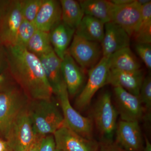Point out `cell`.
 <instances>
[{
    "label": "cell",
    "mask_w": 151,
    "mask_h": 151,
    "mask_svg": "<svg viewBox=\"0 0 151 151\" xmlns=\"http://www.w3.org/2000/svg\"><path fill=\"white\" fill-rule=\"evenodd\" d=\"M8 72L30 101L50 100L53 93L40 59L24 47H7Z\"/></svg>",
    "instance_id": "1"
},
{
    "label": "cell",
    "mask_w": 151,
    "mask_h": 151,
    "mask_svg": "<svg viewBox=\"0 0 151 151\" xmlns=\"http://www.w3.org/2000/svg\"><path fill=\"white\" fill-rule=\"evenodd\" d=\"M27 110L36 134L45 136L53 135L64 125L62 113L52 100L30 101Z\"/></svg>",
    "instance_id": "2"
},
{
    "label": "cell",
    "mask_w": 151,
    "mask_h": 151,
    "mask_svg": "<svg viewBox=\"0 0 151 151\" xmlns=\"http://www.w3.org/2000/svg\"><path fill=\"white\" fill-rule=\"evenodd\" d=\"M28 102L15 82L0 90V135L5 139L14 121Z\"/></svg>",
    "instance_id": "3"
},
{
    "label": "cell",
    "mask_w": 151,
    "mask_h": 151,
    "mask_svg": "<svg viewBox=\"0 0 151 151\" xmlns=\"http://www.w3.org/2000/svg\"><path fill=\"white\" fill-rule=\"evenodd\" d=\"M118 115L111 93L108 91L104 92L97 100L93 112V119L102 142H113Z\"/></svg>",
    "instance_id": "4"
},
{
    "label": "cell",
    "mask_w": 151,
    "mask_h": 151,
    "mask_svg": "<svg viewBox=\"0 0 151 151\" xmlns=\"http://www.w3.org/2000/svg\"><path fill=\"white\" fill-rule=\"evenodd\" d=\"M27 106L17 116L5 139L11 151H26L35 140L36 134Z\"/></svg>",
    "instance_id": "5"
},
{
    "label": "cell",
    "mask_w": 151,
    "mask_h": 151,
    "mask_svg": "<svg viewBox=\"0 0 151 151\" xmlns=\"http://www.w3.org/2000/svg\"><path fill=\"white\" fill-rule=\"evenodd\" d=\"M57 96L62 110L64 125L84 138L93 139L92 119L82 116L72 107L65 83L63 84Z\"/></svg>",
    "instance_id": "6"
},
{
    "label": "cell",
    "mask_w": 151,
    "mask_h": 151,
    "mask_svg": "<svg viewBox=\"0 0 151 151\" xmlns=\"http://www.w3.org/2000/svg\"><path fill=\"white\" fill-rule=\"evenodd\" d=\"M109 70V58L103 57L97 65L88 71L86 84L76 99L77 109L82 111L88 107L95 93L107 84Z\"/></svg>",
    "instance_id": "7"
},
{
    "label": "cell",
    "mask_w": 151,
    "mask_h": 151,
    "mask_svg": "<svg viewBox=\"0 0 151 151\" xmlns=\"http://www.w3.org/2000/svg\"><path fill=\"white\" fill-rule=\"evenodd\" d=\"M68 51L80 67L88 71L103 57L100 43L87 40L75 34Z\"/></svg>",
    "instance_id": "8"
},
{
    "label": "cell",
    "mask_w": 151,
    "mask_h": 151,
    "mask_svg": "<svg viewBox=\"0 0 151 151\" xmlns=\"http://www.w3.org/2000/svg\"><path fill=\"white\" fill-rule=\"evenodd\" d=\"M55 148L62 151H98L99 145L73 132L65 125L53 134Z\"/></svg>",
    "instance_id": "9"
},
{
    "label": "cell",
    "mask_w": 151,
    "mask_h": 151,
    "mask_svg": "<svg viewBox=\"0 0 151 151\" xmlns=\"http://www.w3.org/2000/svg\"><path fill=\"white\" fill-rule=\"evenodd\" d=\"M114 92L116 109L122 120L139 122L142 118L144 111L139 96L131 94L119 86H114Z\"/></svg>",
    "instance_id": "10"
},
{
    "label": "cell",
    "mask_w": 151,
    "mask_h": 151,
    "mask_svg": "<svg viewBox=\"0 0 151 151\" xmlns=\"http://www.w3.org/2000/svg\"><path fill=\"white\" fill-rule=\"evenodd\" d=\"M142 19V6L137 1L122 5H115L112 20L126 32L130 37L137 31Z\"/></svg>",
    "instance_id": "11"
},
{
    "label": "cell",
    "mask_w": 151,
    "mask_h": 151,
    "mask_svg": "<svg viewBox=\"0 0 151 151\" xmlns=\"http://www.w3.org/2000/svg\"><path fill=\"white\" fill-rule=\"evenodd\" d=\"M115 134V143L125 150H143L144 142L139 122L121 120L117 124Z\"/></svg>",
    "instance_id": "12"
},
{
    "label": "cell",
    "mask_w": 151,
    "mask_h": 151,
    "mask_svg": "<svg viewBox=\"0 0 151 151\" xmlns=\"http://www.w3.org/2000/svg\"><path fill=\"white\" fill-rule=\"evenodd\" d=\"M22 19L20 0H12L7 10L0 20V40L6 46L16 44Z\"/></svg>",
    "instance_id": "13"
},
{
    "label": "cell",
    "mask_w": 151,
    "mask_h": 151,
    "mask_svg": "<svg viewBox=\"0 0 151 151\" xmlns=\"http://www.w3.org/2000/svg\"><path fill=\"white\" fill-rule=\"evenodd\" d=\"M130 44V37L121 27L113 22L105 24L104 37L100 43L103 57L109 58L116 51L129 47Z\"/></svg>",
    "instance_id": "14"
},
{
    "label": "cell",
    "mask_w": 151,
    "mask_h": 151,
    "mask_svg": "<svg viewBox=\"0 0 151 151\" xmlns=\"http://www.w3.org/2000/svg\"><path fill=\"white\" fill-rule=\"evenodd\" d=\"M61 73L69 96L78 94L84 84V70L67 52L61 61Z\"/></svg>",
    "instance_id": "15"
},
{
    "label": "cell",
    "mask_w": 151,
    "mask_h": 151,
    "mask_svg": "<svg viewBox=\"0 0 151 151\" xmlns=\"http://www.w3.org/2000/svg\"><path fill=\"white\" fill-rule=\"evenodd\" d=\"M144 73L140 69L134 71H124L110 69L107 84L119 86L131 94L139 96L144 79Z\"/></svg>",
    "instance_id": "16"
},
{
    "label": "cell",
    "mask_w": 151,
    "mask_h": 151,
    "mask_svg": "<svg viewBox=\"0 0 151 151\" xmlns=\"http://www.w3.org/2000/svg\"><path fill=\"white\" fill-rule=\"evenodd\" d=\"M61 22L60 1L44 0L33 23L37 29L49 32Z\"/></svg>",
    "instance_id": "17"
},
{
    "label": "cell",
    "mask_w": 151,
    "mask_h": 151,
    "mask_svg": "<svg viewBox=\"0 0 151 151\" xmlns=\"http://www.w3.org/2000/svg\"><path fill=\"white\" fill-rule=\"evenodd\" d=\"M39 58L53 94L57 95L64 83L61 73V60L54 51Z\"/></svg>",
    "instance_id": "18"
},
{
    "label": "cell",
    "mask_w": 151,
    "mask_h": 151,
    "mask_svg": "<svg viewBox=\"0 0 151 151\" xmlns=\"http://www.w3.org/2000/svg\"><path fill=\"white\" fill-rule=\"evenodd\" d=\"M75 32V30L68 26L62 21L49 32L53 51L61 60L68 50Z\"/></svg>",
    "instance_id": "19"
},
{
    "label": "cell",
    "mask_w": 151,
    "mask_h": 151,
    "mask_svg": "<svg viewBox=\"0 0 151 151\" xmlns=\"http://www.w3.org/2000/svg\"><path fill=\"white\" fill-rule=\"evenodd\" d=\"M84 15L100 20L104 23L111 22L115 5L106 0H83L78 1Z\"/></svg>",
    "instance_id": "20"
},
{
    "label": "cell",
    "mask_w": 151,
    "mask_h": 151,
    "mask_svg": "<svg viewBox=\"0 0 151 151\" xmlns=\"http://www.w3.org/2000/svg\"><path fill=\"white\" fill-rule=\"evenodd\" d=\"M105 24L98 19L84 15L75 34L87 40L100 43L104 36Z\"/></svg>",
    "instance_id": "21"
},
{
    "label": "cell",
    "mask_w": 151,
    "mask_h": 151,
    "mask_svg": "<svg viewBox=\"0 0 151 151\" xmlns=\"http://www.w3.org/2000/svg\"><path fill=\"white\" fill-rule=\"evenodd\" d=\"M110 69L134 71L141 69L139 60L129 47L116 51L109 58Z\"/></svg>",
    "instance_id": "22"
},
{
    "label": "cell",
    "mask_w": 151,
    "mask_h": 151,
    "mask_svg": "<svg viewBox=\"0 0 151 151\" xmlns=\"http://www.w3.org/2000/svg\"><path fill=\"white\" fill-rule=\"evenodd\" d=\"M61 21L75 30L84 15L79 2L75 0H60Z\"/></svg>",
    "instance_id": "23"
},
{
    "label": "cell",
    "mask_w": 151,
    "mask_h": 151,
    "mask_svg": "<svg viewBox=\"0 0 151 151\" xmlns=\"http://www.w3.org/2000/svg\"><path fill=\"white\" fill-rule=\"evenodd\" d=\"M26 48L38 57L53 51L50 42L49 32L37 29L30 39Z\"/></svg>",
    "instance_id": "24"
},
{
    "label": "cell",
    "mask_w": 151,
    "mask_h": 151,
    "mask_svg": "<svg viewBox=\"0 0 151 151\" xmlns=\"http://www.w3.org/2000/svg\"><path fill=\"white\" fill-rule=\"evenodd\" d=\"M137 43H151V1L142 6V19L139 28L133 36Z\"/></svg>",
    "instance_id": "25"
},
{
    "label": "cell",
    "mask_w": 151,
    "mask_h": 151,
    "mask_svg": "<svg viewBox=\"0 0 151 151\" xmlns=\"http://www.w3.org/2000/svg\"><path fill=\"white\" fill-rule=\"evenodd\" d=\"M37 29L33 22L29 21L23 18L19 27L17 35L16 42L15 45L24 47L27 45Z\"/></svg>",
    "instance_id": "26"
},
{
    "label": "cell",
    "mask_w": 151,
    "mask_h": 151,
    "mask_svg": "<svg viewBox=\"0 0 151 151\" xmlns=\"http://www.w3.org/2000/svg\"><path fill=\"white\" fill-rule=\"evenodd\" d=\"M43 1L44 0H20L23 18L33 22Z\"/></svg>",
    "instance_id": "27"
},
{
    "label": "cell",
    "mask_w": 151,
    "mask_h": 151,
    "mask_svg": "<svg viewBox=\"0 0 151 151\" xmlns=\"http://www.w3.org/2000/svg\"><path fill=\"white\" fill-rule=\"evenodd\" d=\"M142 104L145 106L147 116L146 118L151 120V76L148 75L144 78L141 86L139 95Z\"/></svg>",
    "instance_id": "28"
},
{
    "label": "cell",
    "mask_w": 151,
    "mask_h": 151,
    "mask_svg": "<svg viewBox=\"0 0 151 151\" xmlns=\"http://www.w3.org/2000/svg\"><path fill=\"white\" fill-rule=\"evenodd\" d=\"M135 49L138 55L149 70L151 69V43H137Z\"/></svg>",
    "instance_id": "29"
},
{
    "label": "cell",
    "mask_w": 151,
    "mask_h": 151,
    "mask_svg": "<svg viewBox=\"0 0 151 151\" xmlns=\"http://www.w3.org/2000/svg\"><path fill=\"white\" fill-rule=\"evenodd\" d=\"M8 68L7 47L0 40V73L8 72Z\"/></svg>",
    "instance_id": "30"
},
{
    "label": "cell",
    "mask_w": 151,
    "mask_h": 151,
    "mask_svg": "<svg viewBox=\"0 0 151 151\" xmlns=\"http://www.w3.org/2000/svg\"><path fill=\"white\" fill-rule=\"evenodd\" d=\"M55 145L53 135L44 136L42 139L39 151H55Z\"/></svg>",
    "instance_id": "31"
},
{
    "label": "cell",
    "mask_w": 151,
    "mask_h": 151,
    "mask_svg": "<svg viewBox=\"0 0 151 151\" xmlns=\"http://www.w3.org/2000/svg\"><path fill=\"white\" fill-rule=\"evenodd\" d=\"M99 151H127L112 142H102L99 145Z\"/></svg>",
    "instance_id": "32"
},
{
    "label": "cell",
    "mask_w": 151,
    "mask_h": 151,
    "mask_svg": "<svg viewBox=\"0 0 151 151\" xmlns=\"http://www.w3.org/2000/svg\"><path fill=\"white\" fill-rule=\"evenodd\" d=\"M12 1L0 0V20L6 13Z\"/></svg>",
    "instance_id": "33"
},
{
    "label": "cell",
    "mask_w": 151,
    "mask_h": 151,
    "mask_svg": "<svg viewBox=\"0 0 151 151\" xmlns=\"http://www.w3.org/2000/svg\"><path fill=\"white\" fill-rule=\"evenodd\" d=\"M44 136L37 135L35 140L26 151H39L42 139Z\"/></svg>",
    "instance_id": "34"
},
{
    "label": "cell",
    "mask_w": 151,
    "mask_h": 151,
    "mask_svg": "<svg viewBox=\"0 0 151 151\" xmlns=\"http://www.w3.org/2000/svg\"><path fill=\"white\" fill-rule=\"evenodd\" d=\"M12 84L9 82V79L5 73H0V90Z\"/></svg>",
    "instance_id": "35"
},
{
    "label": "cell",
    "mask_w": 151,
    "mask_h": 151,
    "mask_svg": "<svg viewBox=\"0 0 151 151\" xmlns=\"http://www.w3.org/2000/svg\"><path fill=\"white\" fill-rule=\"evenodd\" d=\"M0 151H11L9 143L6 139L0 138Z\"/></svg>",
    "instance_id": "36"
},
{
    "label": "cell",
    "mask_w": 151,
    "mask_h": 151,
    "mask_svg": "<svg viewBox=\"0 0 151 151\" xmlns=\"http://www.w3.org/2000/svg\"><path fill=\"white\" fill-rule=\"evenodd\" d=\"M134 0H113L111 1L115 5H122L132 2Z\"/></svg>",
    "instance_id": "37"
},
{
    "label": "cell",
    "mask_w": 151,
    "mask_h": 151,
    "mask_svg": "<svg viewBox=\"0 0 151 151\" xmlns=\"http://www.w3.org/2000/svg\"><path fill=\"white\" fill-rule=\"evenodd\" d=\"M145 145L144 146L143 151H151V144L149 141V139L146 137H145Z\"/></svg>",
    "instance_id": "38"
},
{
    "label": "cell",
    "mask_w": 151,
    "mask_h": 151,
    "mask_svg": "<svg viewBox=\"0 0 151 151\" xmlns=\"http://www.w3.org/2000/svg\"><path fill=\"white\" fill-rule=\"evenodd\" d=\"M55 151H62L60 150H58V149H56V148H55Z\"/></svg>",
    "instance_id": "39"
},
{
    "label": "cell",
    "mask_w": 151,
    "mask_h": 151,
    "mask_svg": "<svg viewBox=\"0 0 151 151\" xmlns=\"http://www.w3.org/2000/svg\"><path fill=\"white\" fill-rule=\"evenodd\" d=\"M0 136H1V135H0Z\"/></svg>",
    "instance_id": "40"
}]
</instances>
